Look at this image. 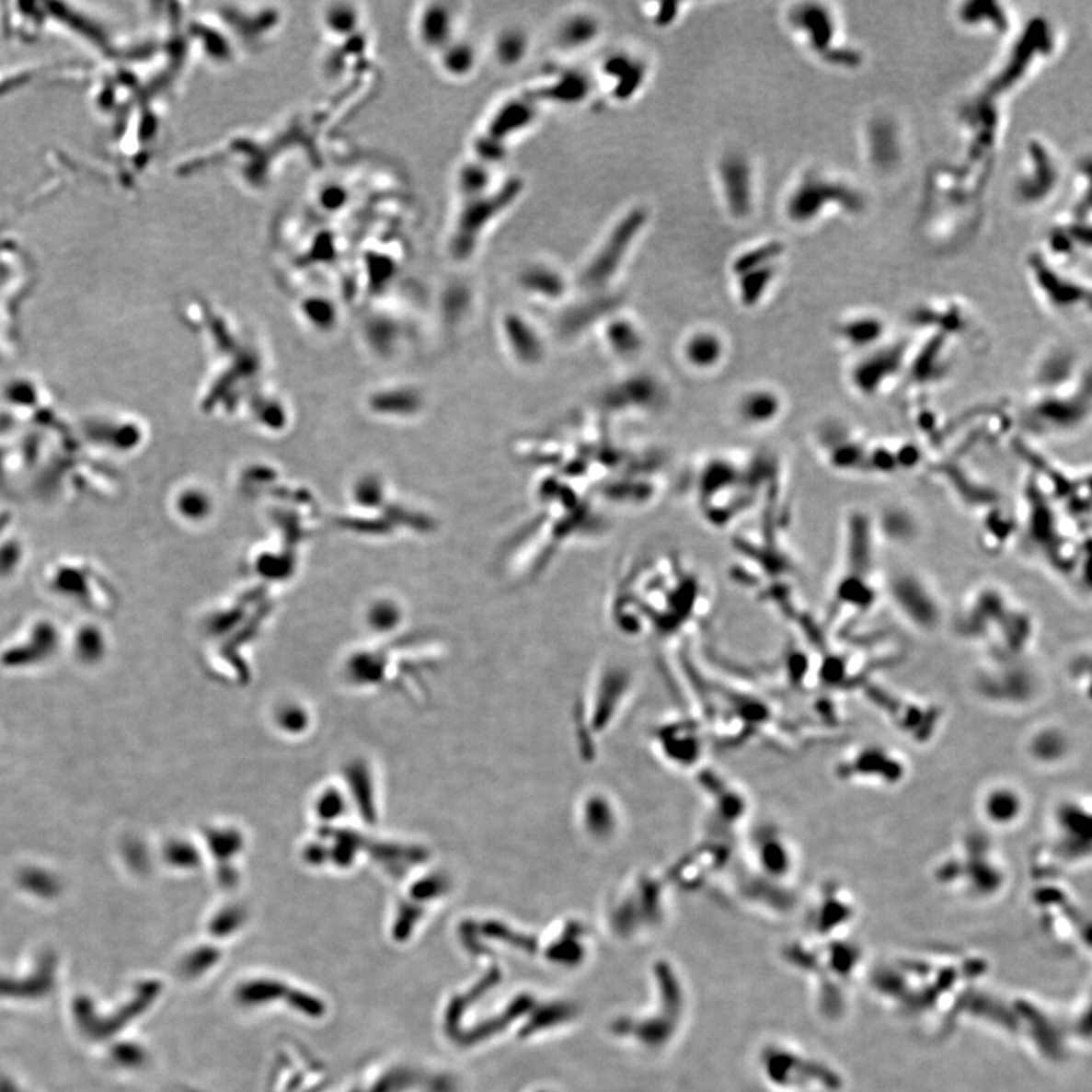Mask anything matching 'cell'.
<instances>
[{
  "mask_svg": "<svg viewBox=\"0 0 1092 1092\" xmlns=\"http://www.w3.org/2000/svg\"><path fill=\"white\" fill-rule=\"evenodd\" d=\"M645 222L647 213L636 208L615 226L604 247H601L595 259H592L588 269L584 270V284L589 287H601L612 280Z\"/></svg>",
  "mask_w": 1092,
  "mask_h": 1092,
  "instance_id": "cell-1",
  "label": "cell"
},
{
  "mask_svg": "<svg viewBox=\"0 0 1092 1092\" xmlns=\"http://www.w3.org/2000/svg\"><path fill=\"white\" fill-rule=\"evenodd\" d=\"M898 760L897 754L891 752L888 748L879 747V745H869V747H860L853 752L836 764V774L842 780L846 782H862L867 785H895L902 780V773H904V764H888V766H880V764H891Z\"/></svg>",
  "mask_w": 1092,
  "mask_h": 1092,
  "instance_id": "cell-2",
  "label": "cell"
},
{
  "mask_svg": "<svg viewBox=\"0 0 1092 1092\" xmlns=\"http://www.w3.org/2000/svg\"><path fill=\"white\" fill-rule=\"evenodd\" d=\"M1091 816L1080 799H1068L1059 804L1053 813L1054 848L1063 859L1082 860L1089 857L1091 848Z\"/></svg>",
  "mask_w": 1092,
  "mask_h": 1092,
  "instance_id": "cell-3",
  "label": "cell"
},
{
  "mask_svg": "<svg viewBox=\"0 0 1092 1092\" xmlns=\"http://www.w3.org/2000/svg\"><path fill=\"white\" fill-rule=\"evenodd\" d=\"M1028 809V799L1015 783L994 782L986 786L979 795L977 810L984 825L993 829L1006 830L1023 821Z\"/></svg>",
  "mask_w": 1092,
  "mask_h": 1092,
  "instance_id": "cell-4",
  "label": "cell"
},
{
  "mask_svg": "<svg viewBox=\"0 0 1092 1092\" xmlns=\"http://www.w3.org/2000/svg\"><path fill=\"white\" fill-rule=\"evenodd\" d=\"M904 346H886L871 351L857 366L851 371V385L856 392L864 397H874L885 392L891 381L898 378L904 366Z\"/></svg>",
  "mask_w": 1092,
  "mask_h": 1092,
  "instance_id": "cell-5",
  "label": "cell"
},
{
  "mask_svg": "<svg viewBox=\"0 0 1092 1092\" xmlns=\"http://www.w3.org/2000/svg\"><path fill=\"white\" fill-rule=\"evenodd\" d=\"M523 190V181L514 178V179L505 182L501 190L495 195L478 201L463 219V234L460 237L462 249H469L477 234L479 233V229L483 228L484 224H488L493 216H497L498 213H501L504 208L509 207L510 203L513 202Z\"/></svg>",
  "mask_w": 1092,
  "mask_h": 1092,
  "instance_id": "cell-6",
  "label": "cell"
},
{
  "mask_svg": "<svg viewBox=\"0 0 1092 1092\" xmlns=\"http://www.w3.org/2000/svg\"><path fill=\"white\" fill-rule=\"evenodd\" d=\"M721 181L727 203L734 216L752 210V172L742 156L730 155L721 165Z\"/></svg>",
  "mask_w": 1092,
  "mask_h": 1092,
  "instance_id": "cell-7",
  "label": "cell"
},
{
  "mask_svg": "<svg viewBox=\"0 0 1092 1092\" xmlns=\"http://www.w3.org/2000/svg\"><path fill=\"white\" fill-rule=\"evenodd\" d=\"M1026 752L1030 760L1040 766H1056L1070 756V738L1063 727H1037L1029 734Z\"/></svg>",
  "mask_w": 1092,
  "mask_h": 1092,
  "instance_id": "cell-8",
  "label": "cell"
},
{
  "mask_svg": "<svg viewBox=\"0 0 1092 1092\" xmlns=\"http://www.w3.org/2000/svg\"><path fill=\"white\" fill-rule=\"evenodd\" d=\"M790 22L795 28L808 35V41L813 49L824 52V48L833 40L834 25L832 14L820 5H803L792 11Z\"/></svg>",
  "mask_w": 1092,
  "mask_h": 1092,
  "instance_id": "cell-9",
  "label": "cell"
},
{
  "mask_svg": "<svg viewBox=\"0 0 1092 1092\" xmlns=\"http://www.w3.org/2000/svg\"><path fill=\"white\" fill-rule=\"evenodd\" d=\"M604 70L605 75L609 74L612 78L616 79L615 95L617 99H628L631 95H635L636 91L639 90V86L644 84L645 74H647L642 61L633 60L624 53L612 56L605 61Z\"/></svg>",
  "mask_w": 1092,
  "mask_h": 1092,
  "instance_id": "cell-10",
  "label": "cell"
},
{
  "mask_svg": "<svg viewBox=\"0 0 1092 1092\" xmlns=\"http://www.w3.org/2000/svg\"><path fill=\"white\" fill-rule=\"evenodd\" d=\"M836 333L846 345L856 350H868L885 334V325L874 316H855L839 324Z\"/></svg>",
  "mask_w": 1092,
  "mask_h": 1092,
  "instance_id": "cell-11",
  "label": "cell"
},
{
  "mask_svg": "<svg viewBox=\"0 0 1092 1092\" xmlns=\"http://www.w3.org/2000/svg\"><path fill=\"white\" fill-rule=\"evenodd\" d=\"M535 117V109L527 100H513L504 105L490 126V135L501 142L507 135L525 130Z\"/></svg>",
  "mask_w": 1092,
  "mask_h": 1092,
  "instance_id": "cell-12",
  "label": "cell"
},
{
  "mask_svg": "<svg viewBox=\"0 0 1092 1092\" xmlns=\"http://www.w3.org/2000/svg\"><path fill=\"white\" fill-rule=\"evenodd\" d=\"M589 93V81L584 75L579 72H568L563 74L558 79L557 83L551 86H546L544 90L535 91L533 95L540 96V99L554 100V102H563V104H575L583 100Z\"/></svg>",
  "mask_w": 1092,
  "mask_h": 1092,
  "instance_id": "cell-13",
  "label": "cell"
},
{
  "mask_svg": "<svg viewBox=\"0 0 1092 1092\" xmlns=\"http://www.w3.org/2000/svg\"><path fill=\"white\" fill-rule=\"evenodd\" d=\"M523 284L535 293L551 296V298L561 296L565 292V281L561 278L560 273L556 272L553 269L544 268V266H535V268L525 270L523 273Z\"/></svg>",
  "mask_w": 1092,
  "mask_h": 1092,
  "instance_id": "cell-14",
  "label": "cell"
},
{
  "mask_svg": "<svg viewBox=\"0 0 1092 1092\" xmlns=\"http://www.w3.org/2000/svg\"><path fill=\"white\" fill-rule=\"evenodd\" d=\"M598 34V23L591 16H575L561 27L560 41L568 48L591 43Z\"/></svg>",
  "mask_w": 1092,
  "mask_h": 1092,
  "instance_id": "cell-15",
  "label": "cell"
},
{
  "mask_svg": "<svg viewBox=\"0 0 1092 1092\" xmlns=\"http://www.w3.org/2000/svg\"><path fill=\"white\" fill-rule=\"evenodd\" d=\"M782 243H766L764 247H756V249H752V251L741 255L734 261L733 270L738 275H742V273L752 272V270L764 268V266H771L774 259H777L778 255L782 254Z\"/></svg>",
  "mask_w": 1092,
  "mask_h": 1092,
  "instance_id": "cell-16",
  "label": "cell"
},
{
  "mask_svg": "<svg viewBox=\"0 0 1092 1092\" xmlns=\"http://www.w3.org/2000/svg\"><path fill=\"white\" fill-rule=\"evenodd\" d=\"M774 266H764V268L756 269L752 272L742 273L739 277L741 280V292H742L743 303L754 304L757 299L762 296L769 282L774 277Z\"/></svg>",
  "mask_w": 1092,
  "mask_h": 1092,
  "instance_id": "cell-17",
  "label": "cell"
},
{
  "mask_svg": "<svg viewBox=\"0 0 1092 1092\" xmlns=\"http://www.w3.org/2000/svg\"><path fill=\"white\" fill-rule=\"evenodd\" d=\"M525 49H527V41H525V37L519 32H509V34L502 35V39L498 44L500 58L507 64L518 63L525 53Z\"/></svg>",
  "mask_w": 1092,
  "mask_h": 1092,
  "instance_id": "cell-18",
  "label": "cell"
}]
</instances>
